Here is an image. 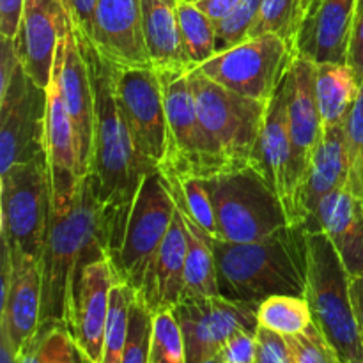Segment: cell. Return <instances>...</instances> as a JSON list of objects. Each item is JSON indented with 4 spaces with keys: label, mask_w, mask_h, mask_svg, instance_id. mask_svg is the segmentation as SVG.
Returning <instances> with one entry per match:
<instances>
[{
    "label": "cell",
    "mask_w": 363,
    "mask_h": 363,
    "mask_svg": "<svg viewBox=\"0 0 363 363\" xmlns=\"http://www.w3.org/2000/svg\"><path fill=\"white\" fill-rule=\"evenodd\" d=\"M52 80L55 82L64 106L73 121L78 155H80V169L82 174L87 176L91 172L92 138H94V92H92L91 71L71 16L57 46Z\"/></svg>",
    "instance_id": "obj_15"
},
{
    "label": "cell",
    "mask_w": 363,
    "mask_h": 363,
    "mask_svg": "<svg viewBox=\"0 0 363 363\" xmlns=\"http://www.w3.org/2000/svg\"><path fill=\"white\" fill-rule=\"evenodd\" d=\"M350 149L346 140V123L325 128L315 147L300 195V223L308 225L315 209L332 191L344 188L350 181Z\"/></svg>",
    "instance_id": "obj_25"
},
{
    "label": "cell",
    "mask_w": 363,
    "mask_h": 363,
    "mask_svg": "<svg viewBox=\"0 0 363 363\" xmlns=\"http://www.w3.org/2000/svg\"><path fill=\"white\" fill-rule=\"evenodd\" d=\"M347 186L351 188L354 195L363 199V152L360 158H358V162L353 165V169H351Z\"/></svg>",
    "instance_id": "obj_47"
},
{
    "label": "cell",
    "mask_w": 363,
    "mask_h": 363,
    "mask_svg": "<svg viewBox=\"0 0 363 363\" xmlns=\"http://www.w3.org/2000/svg\"><path fill=\"white\" fill-rule=\"evenodd\" d=\"M262 0H241L225 18L215 23L216 53H223L247 41L261 11Z\"/></svg>",
    "instance_id": "obj_35"
},
{
    "label": "cell",
    "mask_w": 363,
    "mask_h": 363,
    "mask_svg": "<svg viewBox=\"0 0 363 363\" xmlns=\"http://www.w3.org/2000/svg\"><path fill=\"white\" fill-rule=\"evenodd\" d=\"M259 326L280 333L284 337H294L303 333L312 325V314L305 296L277 294L266 298L257 307Z\"/></svg>",
    "instance_id": "obj_31"
},
{
    "label": "cell",
    "mask_w": 363,
    "mask_h": 363,
    "mask_svg": "<svg viewBox=\"0 0 363 363\" xmlns=\"http://www.w3.org/2000/svg\"><path fill=\"white\" fill-rule=\"evenodd\" d=\"M350 291H351V301H353L354 318H357L358 332H360V337L363 340V273L362 275L351 277Z\"/></svg>",
    "instance_id": "obj_45"
},
{
    "label": "cell",
    "mask_w": 363,
    "mask_h": 363,
    "mask_svg": "<svg viewBox=\"0 0 363 363\" xmlns=\"http://www.w3.org/2000/svg\"><path fill=\"white\" fill-rule=\"evenodd\" d=\"M190 85L202 128L225 169L252 165L268 103L229 91L201 69L190 71Z\"/></svg>",
    "instance_id": "obj_7"
},
{
    "label": "cell",
    "mask_w": 363,
    "mask_h": 363,
    "mask_svg": "<svg viewBox=\"0 0 363 363\" xmlns=\"http://www.w3.org/2000/svg\"><path fill=\"white\" fill-rule=\"evenodd\" d=\"M151 333H152V312L149 311L144 298L138 294L131 307L130 332H128L126 347L121 363H149L151 358Z\"/></svg>",
    "instance_id": "obj_36"
},
{
    "label": "cell",
    "mask_w": 363,
    "mask_h": 363,
    "mask_svg": "<svg viewBox=\"0 0 363 363\" xmlns=\"http://www.w3.org/2000/svg\"><path fill=\"white\" fill-rule=\"evenodd\" d=\"M0 62V176L45 158L48 89L25 73L14 41L2 39Z\"/></svg>",
    "instance_id": "obj_5"
},
{
    "label": "cell",
    "mask_w": 363,
    "mask_h": 363,
    "mask_svg": "<svg viewBox=\"0 0 363 363\" xmlns=\"http://www.w3.org/2000/svg\"><path fill=\"white\" fill-rule=\"evenodd\" d=\"M137 298V289L126 282H116L110 291L108 318L105 326L103 357L99 363H121L130 332L131 307Z\"/></svg>",
    "instance_id": "obj_32"
},
{
    "label": "cell",
    "mask_w": 363,
    "mask_h": 363,
    "mask_svg": "<svg viewBox=\"0 0 363 363\" xmlns=\"http://www.w3.org/2000/svg\"><path fill=\"white\" fill-rule=\"evenodd\" d=\"M186 252V227L176 206L172 225L149 266L142 289L138 291L152 314L162 311H174L183 301Z\"/></svg>",
    "instance_id": "obj_24"
},
{
    "label": "cell",
    "mask_w": 363,
    "mask_h": 363,
    "mask_svg": "<svg viewBox=\"0 0 363 363\" xmlns=\"http://www.w3.org/2000/svg\"><path fill=\"white\" fill-rule=\"evenodd\" d=\"M360 85L350 64H318L315 96L323 126L332 128L346 123L358 98Z\"/></svg>",
    "instance_id": "obj_27"
},
{
    "label": "cell",
    "mask_w": 363,
    "mask_h": 363,
    "mask_svg": "<svg viewBox=\"0 0 363 363\" xmlns=\"http://www.w3.org/2000/svg\"><path fill=\"white\" fill-rule=\"evenodd\" d=\"M140 7L145 48L152 66L156 69L188 67L181 50L177 0H140Z\"/></svg>",
    "instance_id": "obj_26"
},
{
    "label": "cell",
    "mask_w": 363,
    "mask_h": 363,
    "mask_svg": "<svg viewBox=\"0 0 363 363\" xmlns=\"http://www.w3.org/2000/svg\"><path fill=\"white\" fill-rule=\"evenodd\" d=\"M350 282L351 275L330 238L321 229L308 230L305 298L312 323L342 363H363V340L354 318Z\"/></svg>",
    "instance_id": "obj_4"
},
{
    "label": "cell",
    "mask_w": 363,
    "mask_h": 363,
    "mask_svg": "<svg viewBox=\"0 0 363 363\" xmlns=\"http://www.w3.org/2000/svg\"><path fill=\"white\" fill-rule=\"evenodd\" d=\"M257 303L229 300L222 294L184 298L174 314L183 330L186 363L216 357L223 344L241 330L257 332Z\"/></svg>",
    "instance_id": "obj_14"
},
{
    "label": "cell",
    "mask_w": 363,
    "mask_h": 363,
    "mask_svg": "<svg viewBox=\"0 0 363 363\" xmlns=\"http://www.w3.org/2000/svg\"><path fill=\"white\" fill-rule=\"evenodd\" d=\"M240 2L241 0H197L195 4L216 23L222 18H225Z\"/></svg>",
    "instance_id": "obj_44"
},
{
    "label": "cell",
    "mask_w": 363,
    "mask_h": 363,
    "mask_svg": "<svg viewBox=\"0 0 363 363\" xmlns=\"http://www.w3.org/2000/svg\"><path fill=\"white\" fill-rule=\"evenodd\" d=\"M119 282L110 257L85 266L78 275L67 312V328L78 346L99 363L103 357L105 326L108 318L110 291Z\"/></svg>",
    "instance_id": "obj_16"
},
{
    "label": "cell",
    "mask_w": 363,
    "mask_h": 363,
    "mask_svg": "<svg viewBox=\"0 0 363 363\" xmlns=\"http://www.w3.org/2000/svg\"><path fill=\"white\" fill-rule=\"evenodd\" d=\"M186 2H197V0H186Z\"/></svg>",
    "instance_id": "obj_49"
},
{
    "label": "cell",
    "mask_w": 363,
    "mask_h": 363,
    "mask_svg": "<svg viewBox=\"0 0 363 363\" xmlns=\"http://www.w3.org/2000/svg\"><path fill=\"white\" fill-rule=\"evenodd\" d=\"M45 152L46 167H48L50 208L57 213H66L73 206L78 188L85 176L80 169V155H78L73 121L53 80L48 85Z\"/></svg>",
    "instance_id": "obj_17"
},
{
    "label": "cell",
    "mask_w": 363,
    "mask_h": 363,
    "mask_svg": "<svg viewBox=\"0 0 363 363\" xmlns=\"http://www.w3.org/2000/svg\"><path fill=\"white\" fill-rule=\"evenodd\" d=\"M25 0H0V38L14 41L21 25Z\"/></svg>",
    "instance_id": "obj_42"
},
{
    "label": "cell",
    "mask_w": 363,
    "mask_h": 363,
    "mask_svg": "<svg viewBox=\"0 0 363 363\" xmlns=\"http://www.w3.org/2000/svg\"><path fill=\"white\" fill-rule=\"evenodd\" d=\"M18 363H94L64 323L46 321L18 354Z\"/></svg>",
    "instance_id": "obj_29"
},
{
    "label": "cell",
    "mask_w": 363,
    "mask_h": 363,
    "mask_svg": "<svg viewBox=\"0 0 363 363\" xmlns=\"http://www.w3.org/2000/svg\"><path fill=\"white\" fill-rule=\"evenodd\" d=\"M66 9L73 20L74 27L84 32L85 35L92 38L94 34V14L96 0H64Z\"/></svg>",
    "instance_id": "obj_43"
},
{
    "label": "cell",
    "mask_w": 363,
    "mask_h": 363,
    "mask_svg": "<svg viewBox=\"0 0 363 363\" xmlns=\"http://www.w3.org/2000/svg\"><path fill=\"white\" fill-rule=\"evenodd\" d=\"M77 32L91 71L94 92V138L89 174L94 176L99 199L116 222L121 247L131 206L149 170L138 158L133 138L117 103L113 62L103 55L89 35L78 28Z\"/></svg>",
    "instance_id": "obj_2"
},
{
    "label": "cell",
    "mask_w": 363,
    "mask_h": 363,
    "mask_svg": "<svg viewBox=\"0 0 363 363\" xmlns=\"http://www.w3.org/2000/svg\"><path fill=\"white\" fill-rule=\"evenodd\" d=\"M117 248L116 222L99 199L94 176L87 174L82 179L73 206L66 213L48 209L41 257V323L57 321L66 325L80 272L99 259H112Z\"/></svg>",
    "instance_id": "obj_1"
},
{
    "label": "cell",
    "mask_w": 363,
    "mask_h": 363,
    "mask_svg": "<svg viewBox=\"0 0 363 363\" xmlns=\"http://www.w3.org/2000/svg\"><path fill=\"white\" fill-rule=\"evenodd\" d=\"M296 11L298 0H262L257 21L252 27L248 39L275 34L286 39L294 50V43H296L298 35Z\"/></svg>",
    "instance_id": "obj_34"
},
{
    "label": "cell",
    "mask_w": 363,
    "mask_h": 363,
    "mask_svg": "<svg viewBox=\"0 0 363 363\" xmlns=\"http://www.w3.org/2000/svg\"><path fill=\"white\" fill-rule=\"evenodd\" d=\"M293 59L294 50L286 39L266 34L216 53L197 69L229 91L268 103Z\"/></svg>",
    "instance_id": "obj_12"
},
{
    "label": "cell",
    "mask_w": 363,
    "mask_h": 363,
    "mask_svg": "<svg viewBox=\"0 0 363 363\" xmlns=\"http://www.w3.org/2000/svg\"><path fill=\"white\" fill-rule=\"evenodd\" d=\"M257 363H294L293 350L287 337L259 326L255 332Z\"/></svg>",
    "instance_id": "obj_38"
},
{
    "label": "cell",
    "mask_w": 363,
    "mask_h": 363,
    "mask_svg": "<svg viewBox=\"0 0 363 363\" xmlns=\"http://www.w3.org/2000/svg\"><path fill=\"white\" fill-rule=\"evenodd\" d=\"M218 358L222 363H257V342L255 333L241 332L234 333L223 347L220 350Z\"/></svg>",
    "instance_id": "obj_39"
},
{
    "label": "cell",
    "mask_w": 363,
    "mask_h": 363,
    "mask_svg": "<svg viewBox=\"0 0 363 363\" xmlns=\"http://www.w3.org/2000/svg\"><path fill=\"white\" fill-rule=\"evenodd\" d=\"M358 0H323L303 23L294 43V57L314 64H347Z\"/></svg>",
    "instance_id": "obj_21"
},
{
    "label": "cell",
    "mask_w": 363,
    "mask_h": 363,
    "mask_svg": "<svg viewBox=\"0 0 363 363\" xmlns=\"http://www.w3.org/2000/svg\"><path fill=\"white\" fill-rule=\"evenodd\" d=\"M92 41L119 66H152L142 30L140 0H96Z\"/></svg>",
    "instance_id": "obj_20"
},
{
    "label": "cell",
    "mask_w": 363,
    "mask_h": 363,
    "mask_svg": "<svg viewBox=\"0 0 363 363\" xmlns=\"http://www.w3.org/2000/svg\"><path fill=\"white\" fill-rule=\"evenodd\" d=\"M220 294L261 303L277 294L305 296L308 282V229L291 223L247 243L211 240Z\"/></svg>",
    "instance_id": "obj_3"
},
{
    "label": "cell",
    "mask_w": 363,
    "mask_h": 363,
    "mask_svg": "<svg viewBox=\"0 0 363 363\" xmlns=\"http://www.w3.org/2000/svg\"><path fill=\"white\" fill-rule=\"evenodd\" d=\"M318 64L296 55L287 69V117H289L291 165H289V215L300 223V195L315 147L321 142L325 126L315 96Z\"/></svg>",
    "instance_id": "obj_13"
},
{
    "label": "cell",
    "mask_w": 363,
    "mask_h": 363,
    "mask_svg": "<svg viewBox=\"0 0 363 363\" xmlns=\"http://www.w3.org/2000/svg\"><path fill=\"white\" fill-rule=\"evenodd\" d=\"M177 23L184 64L190 69H197L215 55V21L195 2L177 0Z\"/></svg>",
    "instance_id": "obj_30"
},
{
    "label": "cell",
    "mask_w": 363,
    "mask_h": 363,
    "mask_svg": "<svg viewBox=\"0 0 363 363\" xmlns=\"http://www.w3.org/2000/svg\"><path fill=\"white\" fill-rule=\"evenodd\" d=\"M43 273L39 262H11L2 252V314L0 335L18 354L41 325Z\"/></svg>",
    "instance_id": "obj_19"
},
{
    "label": "cell",
    "mask_w": 363,
    "mask_h": 363,
    "mask_svg": "<svg viewBox=\"0 0 363 363\" xmlns=\"http://www.w3.org/2000/svg\"><path fill=\"white\" fill-rule=\"evenodd\" d=\"M2 252L16 261L41 264L48 225L50 186L45 158L14 165L0 176Z\"/></svg>",
    "instance_id": "obj_8"
},
{
    "label": "cell",
    "mask_w": 363,
    "mask_h": 363,
    "mask_svg": "<svg viewBox=\"0 0 363 363\" xmlns=\"http://www.w3.org/2000/svg\"><path fill=\"white\" fill-rule=\"evenodd\" d=\"M201 363H222V360H220V358H218V354H216V357H211V358H208V360H204V362H201Z\"/></svg>",
    "instance_id": "obj_48"
},
{
    "label": "cell",
    "mask_w": 363,
    "mask_h": 363,
    "mask_svg": "<svg viewBox=\"0 0 363 363\" xmlns=\"http://www.w3.org/2000/svg\"><path fill=\"white\" fill-rule=\"evenodd\" d=\"M347 64L354 71L357 78L363 82V0H358L357 13H354L353 34H351Z\"/></svg>",
    "instance_id": "obj_41"
},
{
    "label": "cell",
    "mask_w": 363,
    "mask_h": 363,
    "mask_svg": "<svg viewBox=\"0 0 363 363\" xmlns=\"http://www.w3.org/2000/svg\"><path fill=\"white\" fill-rule=\"evenodd\" d=\"M149 363H186L183 330L174 311L152 314Z\"/></svg>",
    "instance_id": "obj_33"
},
{
    "label": "cell",
    "mask_w": 363,
    "mask_h": 363,
    "mask_svg": "<svg viewBox=\"0 0 363 363\" xmlns=\"http://www.w3.org/2000/svg\"><path fill=\"white\" fill-rule=\"evenodd\" d=\"M67 21L64 0H25L14 48L25 73L43 89L52 82L57 46Z\"/></svg>",
    "instance_id": "obj_18"
},
{
    "label": "cell",
    "mask_w": 363,
    "mask_h": 363,
    "mask_svg": "<svg viewBox=\"0 0 363 363\" xmlns=\"http://www.w3.org/2000/svg\"><path fill=\"white\" fill-rule=\"evenodd\" d=\"M293 350L294 363H342L339 354L326 342L314 323L303 333L287 337Z\"/></svg>",
    "instance_id": "obj_37"
},
{
    "label": "cell",
    "mask_w": 363,
    "mask_h": 363,
    "mask_svg": "<svg viewBox=\"0 0 363 363\" xmlns=\"http://www.w3.org/2000/svg\"><path fill=\"white\" fill-rule=\"evenodd\" d=\"M252 165L272 184L289 213L291 140L287 117V73L266 106Z\"/></svg>",
    "instance_id": "obj_23"
},
{
    "label": "cell",
    "mask_w": 363,
    "mask_h": 363,
    "mask_svg": "<svg viewBox=\"0 0 363 363\" xmlns=\"http://www.w3.org/2000/svg\"><path fill=\"white\" fill-rule=\"evenodd\" d=\"M346 140L347 149H350L351 169H353V165L358 162L363 152V82L357 101H354L353 108H351L350 116L346 119Z\"/></svg>",
    "instance_id": "obj_40"
},
{
    "label": "cell",
    "mask_w": 363,
    "mask_h": 363,
    "mask_svg": "<svg viewBox=\"0 0 363 363\" xmlns=\"http://www.w3.org/2000/svg\"><path fill=\"white\" fill-rule=\"evenodd\" d=\"M163 87L169 149L160 169H170L176 174L211 177L223 172L225 165L211 147L199 119L188 67L156 69Z\"/></svg>",
    "instance_id": "obj_10"
},
{
    "label": "cell",
    "mask_w": 363,
    "mask_h": 363,
    "mask_svg": "<svg viewBox=\"0 0 363 363\" xmlns=\"http://www.w3.org/2000/svg\"><path fill=\"white\" fill-rule=\"evenodd\" d=\"M113 84L138 158L149 172L158 170L169 149V126L158 71L155 66L113 64Z\"/></svg>",
    "instance_id": "obj_11"
},
{
    "label": "cell",
    "mask_w": 363,
    "mask_h": 363,
    "mask_svg": "<svg viewBox=\"0 0 363 363\" xmlns=\"http://www.w3.org/2000/svg\"><path fill=\"white\" fill-rule=\"evenodd\" d=\"M177 209L183 216L188 240L186 269H184V298L220 294L216 261L211 248L213 238L206 230H202L188 213H184L181 208Z\"/></svg>",
    "instance_id": "obj_28"
},
{
    "label": "cell",
    "mask_w": 363,
    "mask_h": 363,
    "mask_svg": "<svg viewBox=\"0 0 363 363\" xmlns=\"http://www.w3.org/2000/svg\"><path fill=\"white\" fill-rule=\"evenodd\" d=\"M176 215V202L160 170L145 174L137 191L126 233L113 255V269L121 282L140 291L152 259L158 254Z\"/></svg>",
    "instance_id": "obj_9"
},
{
    "label": "cell",
    "mask_w": 363,
    "mask_h": 363,
    "mask_svg": "<svg viewBox=\"0 0 363 363\" xmlns=\"http://www.w3.org/2000/svg\"><path fill=\"white\" fill-rule=\"evenodd\" d=\"M206 183L215 208L218 240L247 243L293 223L282 199L254 165L223 170Z\"/></svg>",
    "instance_id": "obj_6"
},
{
    "label": "cell",
    "mask_w": 363,
    "mask_h": 363,
    "mask_svg": "<svg viewBox=\"0 0 363 363\" xmlns=\"http://www.w3.org/2000/svg\"><path fill=\"white\" fill-rule=\"evenodd\" d=\"M323 0H298V11H296V27L298 32L303 27L305 21L312 16V14L318 11V7L321 6ZM298 38V35H296Z\"/></svg>",
    "instance_id": "obj_46"
},
{
    "label": "cell",
    "mask_w": 363,
    "mask_h": 363,
    "mask_svg": "<svg viewBox=\"0 0 363 363\" xmlns=\"http://www.w3.org/2000/svg\"><path fill=\"white\" fill-rule=\"evenodd\" d=\"M308 230L321 229L351 277L363 273V199L344 186L332 191L315 209Z\"/></svg>",
    "instance_id": "obj_22"
}]
</instances>
